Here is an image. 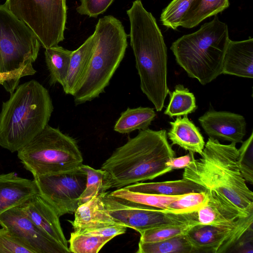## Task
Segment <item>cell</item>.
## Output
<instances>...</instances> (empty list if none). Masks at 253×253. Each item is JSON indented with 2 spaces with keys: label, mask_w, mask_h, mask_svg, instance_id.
<instances>
[{
  "label": "cell",
  "mask_w": 253,
  "mask_h": 253,
  "mask_svg": "<svg viewBox=\"0 0 253 253\" xmlns=\"http://www.w3.org/2000/svg\"><path fill=\"white\" fill-rule=\"evenodd\" d=\"M130 22V45L143 93L161 111L169 90L167 84V49L152 13L135 0L126 11Z\"/></svg>",
  "instance_id": "cell-1"
},
{
  "label": "cell",
  "mask_w": 253,
  "mask_h": 253,
  "mask_svg": "<svg viewBox=\"0 0 253 253\" xmlns=\"http://www.w3.org/2000/svg\"><path fill=\"white\" fill-rule=\"evenodd\" d=\"M175 157L165 129L140 130L117 148L102 165L110 188L152 180L172 170L167 162Z\"/></svg>",
  "instance_id": "cell-2"
},
{
  "label": "cell",
  "mask_w": 253,
  "mask_h": 253,
  "mask_svg": "<svg viewBox=\"0 0 253 253\" xmlns=\"http://www.w3.org/2000/svg\"><path fill=\"white\" fill-rule=\"evenodd\" d=\"M236 144H223L209 137L201 158L184 168L182 177L222 195L248 216L253 214V193L241 172Z\"/></svg>",
  "instance_id": "cell-3"
},
{
  "label": "cell",
  "mask_w": 253,
  "mask_h": 253,
  "mask_svg": "<svg viewBox=\"0 0 253 253\" xmlns=\"http://www.w3.org/2000/svg\"><path fill=\"white\" fill-rule=\"evenodd\" d=\"M10 94L0 113V146L13 153L48 125L53 106L47 89L34 80Z\"/></svg>",
  "instance_id": "cell-4"
},
{
  "label": "cell",
  "mask_w": 253,
  "mask_h": 253,
  "mask_svg": "<svg viewBox=\"0 0 253 253\" xmlns=\"http://www.w3.org/2000/svg\"><path fill=\"white\" fill-rule=\"evenodd\" d=\"M229 40L227 24L215 15L198 31L174 42L170 49L176 62L188 76L205 85L222 74Z\"/></svg>",
  "instance_id": "cell-5"
},
{
  "label": "cell",
  "mask_w": 253,
  "mask_h": 253,
  "mask_svg": "<svg viewBox=\"0 0 253 253\" xmlns=\"http://www.w3.org/2000/svg\"><path fill=\"white\" fill-rule=\"evenodd\" d=\"M94 33L96 42L93 52L73 95L76 105L90 101L105 91L127 46L128 35L122 22L112 15L99 18Z\"/></svg>",
  "instance_id": "cell-6"
},
{
  "label": "cell",
  "mask_w": 253,
  "mask_h": 253,
  "mask_svg": "<svg viewBox=\"0 0 253 253\" xmlns=\"http://www.w3.org/2000/svg\"><path fill=\"white\" fill-rule=\"evenodd\" d=\"M17 152L33 177L72 170L83 162L76 141L48 125Z\"/></svg>",
  "instance_id": "cell-7"
},
{
  "label": "cell",
  "mask_w": 253,
  "mask_h": 253,
  "mask_svg": "<svg viewBox=\"0 0 253 253\" xmlns=\"http://www.w3.org/2000/svg\"><path fill=\"white\" fill-rule=\"evenodd\" d=\"M4 5L33 31L45 49L64 40L66 0H6Z\"/></svg>",
  "instance_id": "cell-8"
},
{
  "label": "cell",
  "mask_w": 253,
  "mask_h": 253,
  "mask_svg": "<svg viewBox=\"0 0 253 253\" xmlns=\"http://www.w3.org/2000/svg\"><path fill=\"white\" fill-rule=\"evenodd\" d=\"M108 213L119 224L139 233L163 226L198 224L197 211L176 213L165 210L142 206L111 196L109 192L99 194Z\"/></svg>",
  "instance_id": "cell-9"
},
{
  "label": "cell",
  "mask_w": 253,
  "mask_h": 253,
  "mask_svg": "<svg viewBox=\"0 0 253 253\" xmlns=\"http://www.w3.org/2000/svg\"><path fill=\"white\" fill-rule=\"evenodd\" d=\"M41 44L33 31L4 4L0 5L1 72L18 69L37 58Z\"/></svg>",
  "instance_id": "cell-10"
},
{
  "label": "cell",
  "mask_w": 253,
  "mask_h": 253,
  "mask_svg": "<svg viewBox=\"0 0 253 253\" xmlns=\"http://www.w3.org/2000/svg\"><path fill=\"white\" fill-rule=\"evenodd\" d=\"M33 177L39 194L59 217L75 211L86 184V173L81 166L64 172Z\"/></svg>",
  "instance_id": "cell-11"
},
{
  "label": "cell",
  "mask_w": 253,
  "mask_h": 253,
  "mask_svg": "<svg viewBox=\"0 0 253 253\" xmlns=\"http://www.w3.org/2000/svg\"><path fill=\"white\" fill-rule=\"evenodd\" d=\"M0 225L8 230L34 253H69V249L58 243L35 225L20 206L0 215Z\"/></svg>",
  "instance_id": "cell-12"
},
{
  "label": "cell",
  "mask_w": 253,
  "mask_h": 253,
  "mask_svg": "<svg viewBox=\"0 0 253 253\" xmlns=\"http://www.w3.org/2000/svg\"><path fill=\"white\" fill-rule=\"evenodd\" d=\"M207 192V202L197 211L199 224L242 234L253 228V214L245 216L222 195L213 191Z\"/></svg>",
  "instance_id": "cell-13"
},
{
  "label": "cell",
  "mask_w": 253,
  "mask_h": 253,
  "mask_svg": "<svg viewBox=\"0 0 253 253\" xmlns=\"http://www.w3.org/2000/svg\"><path fill=\"white\" fill-rule=\"evenodd\" d=\"M198 121L209 137L214 139L237 144L242 143L246 133V120L238 114L211 109Z\"/></svg>",
  "instance_id": "cell-14"
},
{
  "label": "cell",
  "mask_w": 253,
  "mask_h": 253,
  "mask_svg": "<svg viewBox=\"0 0 253 253\" xmlns=\"http://www.w3.org/2000/svg\"><path fill=\"white\" fill-rule=\"evenodd\" d=\"M244 234L210 225L198 224L193 226L185 235L194 253H223L228 252Z\"/></svg>",
  "instance_id": "cell-15"
},
{
  "label": "cell",
  "mask_w": 253,
  "mask_h": 253,
  "mask_svg": "<svg viewBox=\"0 0 253 253\" xmlns=\"http://www.w3.org/2000/svg\"><path fill=\"white\" fill-rule=\"evenodd\" d=\"M20 206L35 225L55 241L69 249L67 240L60 224V217L51 206L39 193Z\"/></svg>",
  "instance_id": "cell-16"
},
{
  "label": "cell",
  "mask_w": 253,
  "mask_h": 253,
  "mask_svg": "<svg viewBox=\"0 0 253 253\" xmlns=\"http://www.w3.org/2000/svg\"><path fill=\"white\" fill-rule=\"evenodd\" d=\"M38 193L34 180L20 177L15 172L0 174V215Z\"/></svg>",
  "instance_id": "cell-17"
},
{
  "label": "cell",
  "mask_w": 253,
  "mask_h": 253,
  "mask_svg": "<svg viewBox=\"0 0 253 253\" xmlns=\"http://www.w3.org/2000/svg\"><path fill=\"white\" fill-rule=\"evenodd\" d=\"M74 213V219L69 221L75 232L84 233L119 224L107 211L99 194L79 206Z\"/></svg>",
  "instance_id": "cell-18"
},
{
  "label": "cell",
  "mask_w": 253,
  "mask_h": 253,
  "mask_svg": "<svg viewBox=\"0 0 253 253\" xmlns=\"http://www.w3.org/2000/svg\"><path fill=\"white\" fill-rule=\"evenodd\" d=\"M222 74L253 78V39L229 40L224 57Z\"/></svg>",
  "instance_id": "cell-19"
},
{
  "label": "cell",
  "mask_w": 253,
  "mask_h": 253,
  "mask_svg": "<svg viewBox=\"0 0 253 253\" xmlns=\"http://www.w3.org/2000/svg\"><path fill=\"white\" fill-rule=\"evenodd\" d=\"M171 127L167 136L172 145H177L183 149L201 155L205 145L204 137L198 127L187 116L177 117L170 122Z\"/></svg>",
  "instance_id": "cell-20"
},
{
  "label": "cell",
  "mask_w": 253,
  "mask_h": 253,
  "mask_svg": "<svg viewBox=\"0 0 253 253\" xmlns=\"http://www.w3.org/2000/svg\"><path fill=\"white\" fill-rule=\"evenodd\" d=\"M96 42L94 33L78 48L72 51L68 75L62 86L65 94L73 95L88 67Z\"/></svg>",
  "instance_id": "cell-21"
},
{
  "label": "cell",
  "mask_w": 253,
  "mask_h": 253,
  "mask_svg": "<svg viewBox=\"0 0 253 253\" xmlns=\"http://www.w3.org/2000/svg\"><path fill=\"white\" fill-rule=\"evenodd\" d=\"M123 188L133 192L165 196L182 195L207 191L205 187L184 178L163 182H137Z\"/></svg>",
  "instance_id": "cell-22"
},
{
  "label": "cell",
  "mask_w": 253,
  "mask_h": 253,
  "mask_svg": "<svg viewBox=\"0 0 253 253\" xmlns=\"http://www.w3.org/2000/svg\"><path fill=\"white\" fill-rule=\"evenodd\" d=\"M156 116V114L152 108H127L116 121L114 130L122 134L129 133L136 130H145L148 128Z\"/></svg>",
  "instance_id": "cell-23"
},
{
  "label": "cell",
  "mask_w": 253,
  "mask_h": 253,
  "mask_svg": "<svg viewBox=\"0 0 253 253\" xmlns=\"http://www.w3.org/2000/svg\"><path fill=\"white\" fill-rule=\"evenodd\" d=\"M45 61L49 72V83L63 86L69 68L72 51L58 45L45 49Z\"/></svg>",
  "instance_id": "cell-24"
},
{
  "label": "cell",
  "mask_w": 253,
  "mask_h": 253,
  "mask_svg": "<svg viewBox=\"0 0 253 253\" xmlns=\"http://www.w3.org/2000/svg\"><path fill=\"white\" fill-rule=\"evenodd\" d=\"M229 6V0H194L180 26L193 28L205 19L221 12Z\"/></svg>",
  "instance_id": "cell-25"
},
{
  "label": "cell",
  "mask_w": 253,
  "mask_h": 253,
  "mask_svg": "<svg viewBox=\"0 0 253 253\" xmlns=\"http://www.w3.org/2000/svg\"><path fill=\"white\" fill-rule=\"evenodd\" d=\"M169 94V103L164 113L170 118L187 116L197 109L194 94L183 85H176Z\"/></svg>",
  "instance_id": "cell-26"
},
{
  "label": "cell",
  "mask_w": 253,
  "mask_h": 253,
  "mask_svg": "<svg viewBox=\"0 0 253 253\" xmlns=\"http://www.w3.org/2000/svg\"><path fill=\"white\" fill-rule=\"evenodd\" d=\"M109 193L113 197L142 206L165 210L171 202L182 195L165 196L143 193L131 191L123 187Z\"/></svg>",
  "instance_id": "cell-27"
},
{
  "label": "cell",
  "mask_w": 253,
  "mask_h": 253,
  "mask_svg": "<svg viewBox=\"0 0 253 253\" xmlns=\"http://www.w3.org/2000/svg\"><path fill=\"white\" fill-rule=\"evenodd\" d=\"M137 253H194L185 234L151 242H139Z\"/></svg>",
  "instance_id": "cell-28"
},
{
  "label": "cell",
  "mask_w": 253,
  "mask_h": 253,
  "mask_svg": "<svg viewBox=\"0 0 253 253\" xmlns=\"http://www.w3.org/2000/svg\"><path fill=\"white\" fill-rule=\"evenodd\" d=\"M81 168L85 171L87 179L85 188L79 199V206L109 189V176L106 171L83 164Z\"/></svg>",
  "instance_id": "cell-29"
},
{
  "label": "cell",
  "mask_w": 253,
  "mask_h": 253,
  "mask_svg": "<svg viewBox=\"0 0 253 253\" xmlns=\"http://www.w3.org/2000/svg\"><path fill=\"white\" fill-rule=\"evenodd\" d=\"M112 239L90 233H71L69 250L74 253H97Z\"/></svg>",
  "instance_id": "cell-30"
},
{
  "label": "cell",
  "mask_w": 253,
  "mask_h": 253,
  "mask_svg": "<svg viewBox=\"0 0 253 253\" xmlns=\"http://www.w3.org/2000/svg\"><path fill=\"white\" fill-rule=\"evenodd\" d=\"M207 199V190L205 191L187 193L171 202L166 210L176 213L197 211L205 204Z\"/></svg>",
  "instance_id": "cell-31"
},
{
  "label": "cell",
  "mask_w": 253,
  "mask_h": 253,
  "mask_svg": "<svg viewBox=\"0 0 253 253\" xmlns=\"http://www.w3.org/2000/svg\"><path fill=\"white\" fill-rule=\"evenodd\" d=\"M194 0H172L163 10L160 20L162 24L173 30L181 26L182 19Z\"/></svg>",
  "instance_id": "cell-32"
},
{
  "label": "cell",
  "mask_w": 253,
  "mask_h": 253,
  "mask_svg": "<svg viewBox=\"0 0 253 253\" xmlns=\"http://www.w3.org/2000/svg\"><path fill=\"white\" fill-rule=\"evenodd\" d=\"M196 224L172 225L146 230L139 233V242H156L185 235Z\"/></svg>",
  "instance_id": "cell-33"
},
{
  "label": "cell",
  "mask_w": 253,
  "mask_h": 253,
  "mask_svg": "<svg viewBox=\"0 0 253 253\" xmlns=\"http://www.w3.org/2000/svg\"><path fill=\"white\" fill-rule=\"evenodd\" d=\"M238 162L241 172L246 182L253 183V132L238 149Z\"/></svg>",
  "instance_id": "cell-34"
},
{
  "label": "cell",
  "mask_w": 253,
  "mask_h": 253,
  "mask_svg": "<svg viewBox=\"0 0 253 253\" xmlns=\"http://www.w3.org/2000/svg\"><path fill=\"white\" fill-rule=\"evenodd\" d=\"M36 73L32 62H29L14 71L0 72V84L3 86L6 91L11 94L18 86L21 78L33 75Z\"/></svg>",
  "instance_id": "cell-35"
},
{
  "label": "cell",
  "mask_w": 253,
  "mask_h": 253,
  "mask_svg": "<svg viewBox=\"0 0 253 253\" xmlns=\"http://www.w3.org/2000/svg\"><path fill=\"white\" fill-rule=\"evenodd\" d=\"M0 253H34L8 230L0 229Z\"/></svg>",
  "instance_id": "cell-36"
},
{
  "label": "cell",
  "mask_w": 253,
  "mask_h": 253,
  "mask_svg": "<svg viewBox=\"0 0 253 253\" xmlns=\"http://www.w3.org/2000/svg\"><path fill=\"white\" fill-rule=\"evenodd\" d=\"M114 0H81V4L76 8L81 15L96 18L103 13Z\"/></svg>",
  "instance_id": "cell-37"
},
{
  "label": "cell",
  "mask_w": 253,
  "mask_h": 253,
  "mask_svg": "<svg viewBox=\"0 0 253 253\" xmlns=\"http://www.w3.org/2000/svg\"><path fill=\"white\" fill-rule=\"evenodd\" d=\"M253 228L248 230L230 249L231 252L253 253Z\"/></svg>",
  "instance_id": "cell-38"
},
{
  "label": "cell",
  "mask_w": 253,
  "mask_h": 253,
  "mask_svg": "<svg viewBox=\"0 0 253 253\" xmlns=\"http://www.w3.org/2000/svg\"><path fill=\"white\" fill-rule=\"evenodd\" d=\"M193 153L189 152L188 154L185 156L172 158L167 162L166 165L172 170L185 168L194 159Z\"/></svg>",
  "instance_id": "cell-39"
},
{
  "label": "cell",
  "mask_w": 253,
  "mask_h": 253,
  "mask_svg": "<svg viewBox=\"0 0 253 253\" xmlns=\"http://www.w3.org/2000/svg\"><path fill=\"white\" fill-rule=\"evenodd\" d=\"M1 59L0 54V72H1Z\"/></svg>",
  "instance_id": "cell-40"
}]
</instances>
